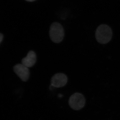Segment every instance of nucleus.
<instances>
[{
  "label": "nucleus",
  "mask_w": 120,
  "mask_h": 120,
  "mask_svg": "<svg viewBox=\"0 0 120 120\" xmlns=\"http://www.w3.org/2000/svg\"><path fill=\"white\" fill-rule=\"evenodd\" d=\"M13 71L16 75L24 82L27 81L30 76V71L27 67L22 64H17L13 67Z\"/></svg>",
  "instance_id": "4"
},
{
  "label": "nucleus",
  "mask_w": 120,
  "mask_h": 120,
  "mask_svg": "<svg viewBox=\"0 0 120 120\" xmlns=\"http://www.w3.org/2000/svg\"><path fill=\"white\" fill-rule=\"evenodd\" d=\"M49 34L51 40L53 42L55 43H60L64 37V30L60 24L54 22L50 26Z\"/></svg>",
  "instance_id": "2"
},
{
  "label": "nucleus",
  "mask_w": 120,
  "mask_h": 120,
  "mask_svg": "<svg viewBox=\"0 0 120 120\" xmlns=\"http://www.w3.org/2000/svg\"><path fill=\"white\" fill-rule=\"evenodd\" d=\"M112 34V29L109 26L105 24H101L97 28L95 37L99 43L106 44L111 40Z\"/></svg>",
  "instance_id": "1"
},
{
  "label": "nucleus",
  "mask_w": 120,
  "mask_h": 120,
  "mask_svg": "<svg viewBox=\"0 0 120 120\" xmlns=\"http://www.w3.org/2000/svg\"><path fill=\"white\" fill-rule=\"evenodd\" d=\"M27 1H29V2H32V1H34L35 0H26Z\"/></svg>",
  "instance_id": "8"
},
{
  "label": "nucleus",
  "mask_w": 120,
  "mask_h": 120,
  "mask_svg": "<svg viewBox=\"0 0 120 120\" xmlns=\"http://www.w3.org/2000/svg\"><path fill=\"white\" fill-rule=\"evenodd\" d=\"M68 103L69 106L72 109L79 110L82 109L85 105L86 99L82 94L75 93L70 97Z\"/></svg>",
  "instance_id": "3"
},
{
  "label": "nucleus",
  "mask_w": 120,
  "mask_h": 120,
  "mask_svg": "<svg viewBox=\"0 0 120 120\" xmlns=\"http://www.w3.org/2000/svg\"><path fill=\"white\" fill-rule=\"evenodd\" d=\"M37 55L34 51H29L26 56L22 60V64L27 68H31L36 63Z\"/></svg>",
  "instance_id": "6"
},
{
  "label": "nucleus",
  "mask_w": 120,
  "mask_h": 120,
  "mask_svg": "<svg viewBox=\"0 0 120 120\" xmlns=\"http://www.w3.org/2000/svg\"><path fill=\"white\" fill-rule=\"evenodd\" d=\"M68 80L67 76L64 73H56L51 78V86L56 88L63 87L67 84Z\"/></svg>",
  "instance_id": "5"
},
{
  "label": "nucleus",
  "mask_w": 120,
  "mask_h": 120,
  "mask_svg": "<svg viewBox=\"0 0 120 120\" xmlns=\"http://www.w3.org/2000/svg\"><path fill=\"white\" fill-rule=\"evenodd\" d=\"M3 38H4V35L2 34L1 33L0 34V43H1L3 41Z\"/></svg>",
  "instance_id": "7"
}]
</instances>
